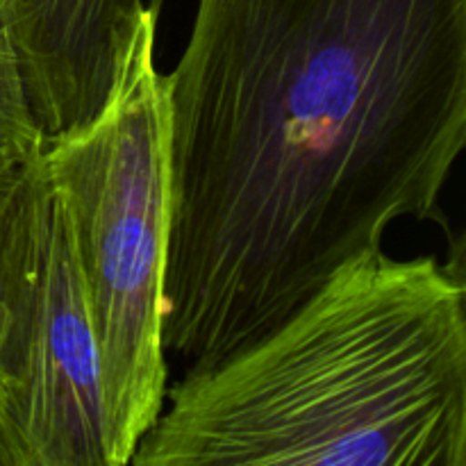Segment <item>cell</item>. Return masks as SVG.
<instances>
[{"label":"cell","mask_w":466,"mask_h":466,"mask_svg":"<svg viewBox=\"0 0 466 466\" xmlns=\"http://www.w3.org/2000/svg\"><path fill=\"white\" fill-rule=\"evenodd\" d=\"M25 167L16 168V171L0 173V369H3L5 346H7L9 326H12V303H14L12 214H14V198H16L18 182H21V176H23V171H25ZM0 403H3V400H0Z\"/></svg>","instance_id":"cell-7"},{"label":"cell","mask_w":466,"mask_h":466,"mask_svg":"<svg viewBox=\"0 0 466 466\" xmlns=\"http://www.w3.org/2000/svg\"><path fill=\"white\" fill-rule=\"evenodd\" d=\"M0 466H25L21 441L5 414L3 403H0Z\"/></svg>","instance_id":"cell-8"},{"label":"cell","mask_w":466,"mask_h":466,"mask_svg":"<svg viewBox=\"0 0 466 466\" xmlns=\"http://www.w3.org/2000/svg\"><path fill=\"white\" fill-rule=\"evenodd\" d=\"M144 0H0L44 139L85 126L112 89Z\"/></svg>","instance_id":"cell-5"},{"label":"cell","mask_w":466,"mask_h":466,"mask_svg":"<svg viewBox=\"0 0 466 466\" xmlns=\"http://www.w3.org/2000/svg\"><path fill=\"white\" fill-rule=\"evenodd\" d=\"M135 466H466L464 258L346 259L280 323L185 371Z\"/></svg>","instance_id":"cell-2"},{"label":"cell","mask_w":466,"mask_h":466,"mask_svg":"<svg viewBox=\"0 0 466 466\" xmlns=\"http://www.w3.org/2000/svg\"><path fill=\"white\" fill-rule=\"evenodd\" d=\"M162 0H150L91 121L44 141L85 280L100 360L112 466L130 464L167 400L162 289L168 235V130L155 66Z\"/></svg>","instance_id":"cell-3"},{"label":"cell","mask_w":466,"mask_h":466,"mask_svg":"<svg viewBox=\"0 0 466 466\" xmlns=\"http://www.w3.org/2000/svg\"><path fill=\"white\" fill-rule=\"evenodd\" d=\"M12 282L0 400L25 466H112L85 280L41 153L14 198Z\"/></svg>","instance_id":"cell-4"},{"label":"cell","mask_w":466,"mask_h":466,"mask_svg":"<svg viewBox=\"0 0 466 466\" xmlns=\"http://www.w3.org/2000/svg\"><path fill=\"white\" fill-rule=\"evenodd\" d=\"M44 141L32 114L21 55L0 9V173L25 167L39 155Z\"/></svg>","instance_id":"cell-6"},{"label":"cell","mask_w":466,"mask_h":466,"mask_svg":"<svg viewBox=\"0 0 466 466\" xmlns=\"http://www.w3.org/2000/svg\"><path fill=\"white\" fill-rule=\"evenodd\" d=\"M164 353L280 323L396 221L446 228L466 144V0H198L164 76Z\"/></svg>","instance_id":"cell-1"}]
</instances>
